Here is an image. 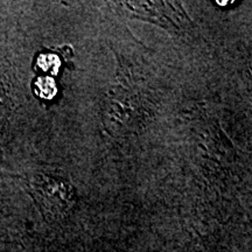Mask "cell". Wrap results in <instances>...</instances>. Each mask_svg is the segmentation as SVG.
Returning a JSON list of instances; mask_svg holds the SVG:
<instances>
[{"label": "cell", "instance_id": "6da1fadb", "mask_svg": "<svg viewBox=\"0 0 252 252\" xmlns=\"http://www.w3.org/2000/svg\"><path fill=\"white\" fill-rule=\"evenodd\" d=\"M7 78L0 69V137L4 134L5 125L12 111V99L7 86Z\"/></svg>", "mask_w": 252, "mask_h": 252}, {"label": "cell", "instance_id": "7a4b0ae2", "mask_svg": "<svg viewBox=\"0 0 252 252\" xmlns=\"http://www.w3.org/2000/svg\"><path fill=\"white\" fill-rule=\"evenodd\" d=\"M35 91L41 98L52 99L56 93H58V88H56L54 78L50 76L37 78V81L35 82Z\"/></svg>", "mask_w": 252, "mask_h": 252}, {"label": "cell", "instance_id": "3957f363", "mask_svg": "<svg viewBox=\"0 0 252 252\" xmlns=\"http://www.w3.org/2000/svg\"><path fill=\"white\" fill-rule=\"evenodd\" d=\"M37 65L42 71L55 75L58 74L59 69L61 67V61H60L59 56L55 54H42L37 60Z\"/></svg>", "mask_w": 252, "mask_h": 252}]
</instances>
